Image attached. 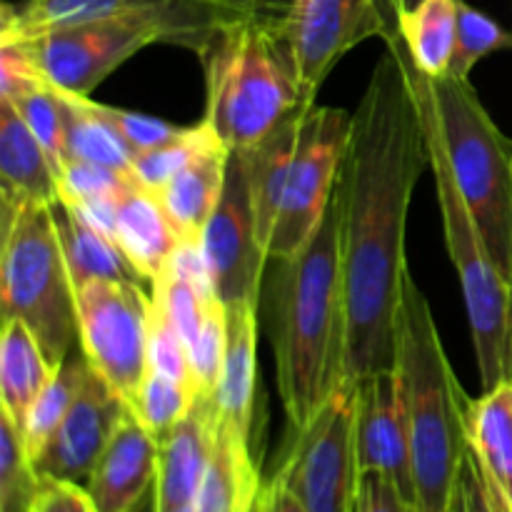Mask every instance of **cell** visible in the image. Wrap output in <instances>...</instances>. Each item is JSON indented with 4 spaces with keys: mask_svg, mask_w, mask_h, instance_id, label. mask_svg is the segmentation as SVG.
<instances>
[{
    "mask_svg": "<svg viewBox=\"0 0 512 512\" xmlns=\"http://www.w3.org/2000/svg\"><path fill=\"white\" fill-rule=\"evenodd\" d=\"M208 83L205 120L230 150L263 143L280 125L315 108L280 25L238 18L200 55Z\"/></svg>",
    "mask_w": 512,
    "mask_h": 512,
    "instance_id": "277c9868",
    "label": "cell"
},
{
    "mask_svg": "<svg viewBox=\"0 0 512 512\" xmlns=\"http://www.w3.org/2000/svg\"><path fill=\"white\" fill-rule=\"evenodd\" d=\"M220 3H223V0H220Z\"/></svg>",
    "mask_w": 512,
    "mask_h": 512,
    "instance_id": "816d5d0a",
    "label": "cell"
},
{
    "mask_svg": "<svg viewBox=\"0 0 512 512\" xmlns=\"http://www.w3.org/2000/svg\"><path fill=\"white\" fill-rule=\"evenodd\" d=\"M58 185L60 200L120 198L133 185V178L105 165L88 163V160L65 158L58 165Z\"/></svg>",
    "mask_w": 512,
    "mask_h": 512,
    "instance_id": "74e56055",
    "label": "cell"
},
{
    "mask_svg": "<svg viewBox=\"0 0 512 512\" xmlns=\"http://www.w3.org/2000/svg\"><path fill=\"white\" fill-rule=\"evenodd\" d=\"M53 210L73 288H80L90 280H125V283L143 285V278L130 265V260L125 258L118 243H113L110 238L100 235L98 230L85 225L63 203L53 205Z\"/></svg>",
    "mask_w": 512,
    "mask_h": 512,
    "instance_id": "4316f807",
    "label": "cell"
},
{
    "mask_svg": "<svg viewBox=\"0 0 512 512\" xmlns=\"http://www.w3.org/2000/svg\"><path fill=\"white\" fill-rule=\"evenodd\" d=\"M233 150L215 145L195 155L158 195L160 208L180 240H200L223 195Z\"/></svg>",
    "mask_w": 512,
    "mask_h": 512,
    "instance_id": "7402d4cb",
    "label": "cell"
},
{
    "mask_svg": "<svg viewBox=\"0 0 512 512\" xmlns=\"http://www.w3.org/2000/svg\"><path fill=\"white\" fill-rule=\"evenodd\" d=\"M210 283L225 305H260L265 268L270 258L258 238L248 165L238 150L230 153L228 178L213 218L200 235Z\"/></svg>",
    "mask_w": 512,
    "mask_h": 512,
    "instance_id": "5bb4252c",
    "label": "cell"
},
{
    "mask_svg": "<svg viewBox=\"0 0 512 512\" xmlns=\"http://www.w3.org/2000/svg\"><path fill=\"white\" fill-rule=\"evenodd\" d=\"M275 475L308 512H355V385H340L310 423L290 433V450Z\"/></svg>",
    "mask_w": 512,
    "mask_h": 512,
    "instance_id": "9c48e42d",
    "label": "cell"
},
{
    "mask_svg": "<svg viewBox=\"0 0 512 512\" xmlns=\"http://www.w3.org/2000/svg\"><path fill=\"white\" fill-rule=\"evenodd\" d=\"M133 512H155V490Z\"/></svg>",
    "mask_w": 512,
    "mask_h": 512,
    "instance_id": "7dc6e473",
    "label": "cell"
},
{
    "mask_svg": "<svg viewBox=\"0 0 512 512\" xmlns=\"http://www.w3.org/2000/svg\"><path fill=\"white\" fill-rule=\"evenodd\" d=\"M120 18L173 23L200 58L218 30L243 15L220 0H20L0 8V40H33L50 30Z\"/></svg>",
    "mask_w": 512,
    "mask_h": 512,
    "instance_id": "7c38bea8",
    "label": "cell"
},
{
    "mask_svg": "<svg viewBox=\"0 0 512 512\" xmlns=\"http://www.w3.org/2000/svg\"><path fill=\"white\" fill-rule=\"evenodd\" d=\"M58 368L48 360L45 350L20 320H3L0 335V413L8 415L15 425L25 423V415L33 408Z\"/></svg>",
    "mask_w": 512,
    "mask_h": 512,
    "instance_id": "484cf974",
    "label": "cell"
},
{
    "mask_svg": "<svg viewBox=\"0 0 512 512\" xmlns=\"http://www.w3.org/2000/svg\"><path fill=\"white\" fill-rule=\"evenodd\" d=\"M255 505H258V503H255ZM253 512H255V508H253Z\"/></svg>",
    "mask_w": 512,
    "mask_h": 512,
    "instance_id": "f907efd6",
    "label": "cell"
},
{
    "mask_svg": "<svg viewBox=\"0 0 512 512\" xmlns=\"http://www.w3.org/2000/svg\"><path fill=\"white\" fill-rule=\"evenodd\" d=\"M150 305L153 298L140 283L90 280L75 288L80 350L128 405L148 375Z\"/></svg>",
    "mask_w": 512,
    "mask_h": 512,
    "instance_id": "ba28073f",
    "label": "cell"
},
{
    "mask_svg": "<svg viewBox=\"0 0 512 512\" xmlns=\"http://www.w3.org/2000/svg\"><path fill=\"white\" fill-rule=\"evenodd\" d=\"M118 200L120 198H85V200H60L65 208L73 210L85 225L98 230L100 235L110 238L113 243L118 235Z\"/></svg>",
    "mask_w": 512,
    "mask_h": 512,
    "instance_id": "7bdbcfd3",
    "label": "cell"
},
{
    "mask_svg": "<svg viewBox=\"0 0 512 512\" xmlns=\"http://www.w3.org/2000/svg\"><path fill=\"white\" fill-rule=\"evenodd\" d=\"M160 440L130 410L100 455L88 490L98 512H133L155 490Z\"/></svg>",
    "mask_w": 512,
    "mask_h": 512,
    "instance_id": "e0dca14e",
    "label": "cell"
},
{
    "mask_svg": "<svg viewBox=\"0 0 512 512\" xmlns=\"http://www.w3.org/2000/svg\"><path fill=\"white\" fill-rule=\"evenodd\" d=\"M340 163L333 208L338 215L340 278L345 298L343 383L395 370L398 310L408 278L405 228L410 200L430 143L400 33L385 40Z\"/></svg>",
    "mask_w": 512,
    "mask_h": 512,
    "instance_id": "6da1fadb",
    "label": "cell"
},
{
    "mask_svg": "<svg viewBox=\"0 0 512 512\" xmlns=\"http://www.w3.org/2000/svg\"><path fill=\"white\" fill-rule=\"evenodd\" d=\"M0 200L3 208L60 200L58 165L5 98H0Z\"/></svg>",
    "mask_w": 512,
    "mask_h": 512,
    "instance_id": "d6986e66",
    "label": "cell"
},
{
    "mask_svg": "<svg viewBox=\"0 0 512 512\" xmlns=\"http://www.w3.org/2000/svg\"><path fill=\"white\" fill-rule=\"evenodd\" d=\"M353 113L330 105H315L305 115L295 145L293 168L285 188L283 208L270 238L268 258L280 260L300 253L313 240L333 205L340 163L350 138Z\"/></svg>",
    "mask_w": 512,
    "mask_h": 512,
    "instance_id": "30bf717a",
    "label": "cell"
},
{
    "mask_svg": "<svg viewBox=\"0 0 512 512\" xmlns=\"http://www.w3.org/2000/svg\"><path fill=\"white\" fill-rule=\"evenodd\" d=\"M388 3H390V0H388ZM390 8H393V5H390Z\"/></svg>",
    "mask_w": 512,
    "mask_h": 512,
    "instance_id": "681fc988",
    "label": "cell"
},
{
    "mask_svg": "<svg viewBox=\"0 0 512 512\" xmlns=\"http://www.w3.org/2000/svg\"><path fill=\"white\" fill-rule=\"evenodd\" d=\"M305 88L318 95L330 70L370 38L398 35L388 0H295L280 23Z\"/></svg>",
    "mask_w": 512,
    "mask_h": 512,
    "instance_id": "4fadbf2b",
    "label": "cell"
},
{
    "mask_svg": "<svg viewBox=\"0 0 512 512\" xmlns=\"http://www.w3.org/2000/svg\"><path fill=\"white\" fill-rule=\"evenodd\" d=\"M410 70H413L415 93H418L425 133H428L430 170H433L435 193H438L440 215H443L445 245H448V255L463 288L483 390H490L512 378V283L490 258L483 235L455 183L453 168H450L448 153L440 138L438 120H435L430 80L415 68L413 60H410Z\"/></svg>",
    "mask_w": 512,
    "mask_h": 512,
    "instance_id": "5b68a950",
    "label": "cell"
},
{
    "mask_svg": "<svg viewBox=\"0 0 512 512\" xmlns=\"http://www.w3.org/2000/svg\"><path fill=\"white\" fill-rule=\"evenodd\" d=\"M10 103L15 105L20 118L25 120L30 133L43 143V148L48 150L50 158L55 160V165L63 163V160L68 158V150H65L63 90L55 88V85L48 80L45 85L20 95V98L10 100Z\"/></svg>",
    "mask_w": 512,
    "mask_h": 512,
    "instance_id": "d590c367",
    "label": "cell"
},
{
    "mask_svg": "<svg viewBox=\"0 0 512 512\" xmlns=\"http://www.w3.org/2000/svg\"><path fill=\"white\" fill-rule=\"evenodd\" d=\"M40 485L43 478L25 453L18 425L0 413V512H30Z\"/></svg>",
    "mask_w": 512,
    "mask_h": 512,
    "instance_id": "1f68e13d",
    "label": "cell"
},
{
    "mask_svg": "<svg viewBox=\"0 0 512 512\" xmlns=\"http://www.w3.org/2000/svg\"><path fill=\"white\" fill-rule=\"evenodd\" d=\"M218 410L210 395L195 400L193 410L160 438L155 512H175L195 503L203 475L213 455Z\"/></svg>",
    "mask_w": 512,
    "mask_h": 512,
    "instance_id": "ac0fdd59",
    "label": "cell"
},
{
    "mask_svg": "<svg viewBox=\"0 0 512 512\" xmlns=\"http://www.w3.org/2000/svg\"><path fill=\"white\" fill-rule=\"evenodd\" d=\"M255 512H308V510H305L303 503L295 498L293 490L285 485V480L280 478V475H273V478L260 488Z\"/></svg>",
    "mask_w": 512,
    "mask_h": 512,
    "instance_id": "ee69618b",
    "label": "cell"
},
{
    "mask_svg": "<svg viewBox=\"0 0 512 512\" xmlns=\"http://www.w3.org/2000/svg\"><path fill=\"white\" fill-rule=\"evenodd\" d=\"M90 363L83 355V350L78 348L65 358V363L60 365L55 378L50 380L48 388L40 393V398L35 400L33 408L25 415V423L20 425V438H23L25 453L30 460L38 458L43 453L45 445L50 443V438L55 435V430L60 428V423L65 420L68 410L73 408L75 398H78L80 388H83L85 373H88Z\"/></svg>",
    "mask_w": 512,
    "mask_h": 512,
    "instance_id": "f546056e",
    "label": "cell"
},
{
    "mask_svg": "<svg viewBox=\"0 0 512 512\" xmlns=\"http://www.w3.org/2000/svg\"><path fill=\"white\" fill-rule=\"evenodd\" d=\"M128 413L130 405L93 368H88L73 408L43 453L33 460L35 473L43 480L85 488L100 455Z\"/></svg>",
    "mask_w": 512,
    "mask_h": 512,
    "instance_id": "9a60e30c",
    "label": "cell"
},
{
    "mask_svg": "<svg viewBox=\"0 0 512 512\" xmlns=\"http://www.w3.org/2000/svg\"><path fill=\"white\" fill-rule=\"evenodd\" d=\"M355 512H418V508L385 475L360 473Z\"/></svg>",
    "mask_w": 512,
    "mask_h": 512,
    "instance_id": "ab89813d",
    "label": "cell"
},
{
    "mask_svg": "<svg viewBox=\"0 0 512 512\" xmlns=\"http://www.w3.org/2000/svg\"><path fill=\"white\" fill-rule=\"evenodd\" d=\"M28 45L38 68L55 88L73 95H90L113 70L155 43H173L190 48L188 35L173 23L148 18L100 20L50 30Z\"/></svg>",
    "mask_w": 512,
    "mask_h": 512,
    "instance_id": "8fae6325",
    "label": "cell"
},
{
    "mask_svg": "<svg viewBox=\"0 0 512 512\" xmlns=\"http://www.w3.org/2000/svg\"><path fill=\"white\" fill-rule=\"evenodd\" d=\"M148 370L175 380L180 385H188L198 393L193 378V363H190V348L178 330L170 325L163 310L158 305H150V325H148Z\"/></svg>",
    "mask_w": 512,
    "mask_h": 512,
    "instance_id": "8d00e7d4",
    "label": "cell"
},
{
    "mask_svg": "<svg viewBox=\"0 0 512 512\" xmlns=\"http://www.w3.org/2000/svg\"><path fill=\"white\" fill-rule=\"evenodd\" d=\"M98 110L103 118H108L115 128L120 130L125 140L133 145L135 153H145V150H153L158 145L168 143L175 135H180L178 125L168 123L163 118H155V115L135 113V110L125 108H113V105L98 103Z\"/></svg>",
    "mask_w": 512,
    "mask_h": 512,
    "instance_id": "f35d334b",
    "label": "cell"
},
{
    "mask_svg": "<svg viewBox=\"0 0 512 512\" xmlns=\"http://www.w3.org/2000/svg\"><path fill=\"white\" fill-rule=\"evenodd\" d=\"M465 438L490 493L512 512V378L465 398Z\"/></svg>",
    "mask_w": 512,
    "mask_h": 512,
    "instance_id": "44dd1931",
    "label": "cell"
},
{
    "mask_svg": "<svg viewBox=\"0 0 512 512\" xmlns=\"http://www.w3.org/2000/svg\"><path fill=\"white\" fill-rule=\"evenodd\" d=\"M305 115H298V118L280 125L263 143L238 150L243 155L245 165H248L250 200H253L258 238L265 250L270 248V238H273L275 223H278L280 208H283L285 188H288L290 168H293L295 145H298V135L300 128H303Z\"/></svg>",
    "mask_w": 512,
    "mask_h": 512,
    "instance_id": "d4e9b609",
    "label": "cell"
},
{
    "mask_svg": "<svg viewBox=\"0 0 512 512\" xmlns=\"http://www.w3.org/2000/svg\"><path fill=\"white\" fill-rule=\"evenodd\" d=\"M460 0H423L410 13L398 15V33L415 68L430 80L450 73L458 35Z\"/></svg>",
    "mask_w": 512,
    "mask_h": 512,
    "instance_id": "83f0119b",
    "label": "cell"
},
{
    "mask_svg": "<svg viewBox=\"0 0 512 512\" xmlns=\"http://www.w3.org/2000/svg\"><path fill=\"white\" fill-rule=\"evenodd\" d=\"M118 248L140 278L153 285L168 268L180 238L160 208L158 195L130 185L118 200Z\"/></svg>",
    "mask_w": 512,
    "mask_h": 512,
    "instance_id": "603a6c76",
    "label": "cell"
},
{
    "mask_svg": "<svg viewBox=\"0 0 512 512\" xmlns=\"http://www.w3.org/2000/svg\"><path fill=\"white\" fill-rule=\"evenodd\" d=\"M223 3L228 8H233L235 13L243 15V18H255L270 25H280L295 0H223Z\"/></svg>",
    "mask_w": 512,
    "mask_h": 512,
    "instance_id": "f6af8a7d",
    "label": "cell"
},
{
    "mask_svg": "<svg viewBox=\"0 0 512 512\" xmlns=\"http://www.w3.org/2000/svg\"><path fill=\"white\" fill-rule=\"evenodd\" d=\"M175 512H195V508H193V505H188V508H180V510H175Z\"/></svg>",
    "mask_w": 512,
    "mask_h": 512,
    "instance_id": "c3c4849f",
    "label": "cell"
},
{
    "mask_svg": "<svg viewBox=\"0 0 512 512\" xmlns=\"http://www.w3.org/2000/svg\"><path fill=\"white\" fill-rule=\"evenodd\" d=\"M260 308L273 345L278 393L293 433L310 423L343 385L345 298L333 205L300 253L270 260Z\"/></svg>",
    "mask_w": 512,
    "mask_h": 512,
    "instance_id": "7a4b0ae2",
    "label": "cell"
},
{
    "mask_svg": "<svg viewBox=\"0 0 512 512\" xmlns=\"http://www.w3.org/2000/svg\"><path fill=\"white\" fill-rule=\"evenodd\" d=\"M263 483L250 455V440L218 418L213 455L203 475L195 512H253Z\"/></svg>",
    "mask_w": 512,
    "mask_h": 512,
    "instance_id": "cb8c5ba5",
    "label": "cell"
},
{
    "mask_svg": "<svg viewBox=\"0 0 512 512\" xmlns=\"http://www.w3.org/2000/svg\"><path fill=\"white\" fill-rule=\"evenodd\" d=\"M512 48V33L505 30L498 20L473 8L465 0L458 3V35H455V53L450 63L453 78L468 80L475 65L490 53Z\"/></svg>",
    "mask_w": 512,
    "mask_h": 512,
    "instance_id": "836d02e7",
    "label": "cell"
},
{
    "mask_svg": "<svg viewBox=\"0 0 512 512\" xmlns=\"http://www.w3.org/2000/svg\"><path fill=\"white\" fill-rule=\"evenodd\" d=\"M355 448L360 473H380L415 503L410 430L398 370L355 383Z\"/></svg>",
    "mask_w": 512,
    "mask_h": 512,
    "instance_id": "2e32d148",
    "label": "cell"
},
{
    "mask_svg": "<svg viewBox=\"0 0 512 512\" xmlns=\"http://www.w3.org/2000/svg\"><path fill=\"white\" fill-rule=\"evenodd\" d=\"M395 370L403 388L418 512H458L468 458L465 393L453 373L428 298L408 273L398 310Z\"/></svg>",
    "mask_w": 512,
    "mask_h": 512,
    "instance_id": "3957f363",
    "label": "cell"
},
{
    "mask_svg": "<svg viewBox=\"0 0 512 512\" xmlns=\"http://www.w3.org/2000/svg\"><path fill=\"white\" fill-rule=\"evenodd\" d=\"M215 145H225L220 140V135L215 133L213 125L208 120H200L198 125H188V128L180 130V135H175L168 143L158 145L153 150H145L138 153L133 160V168H130V178L135 185L150 190V193H160L195 155H200L203 150L215 148Z\"/></svg>",
    "mask_w": 512,
    "mask_h": 512,
    "instance_id": "4dcf8cb0",
    "label": "cell"
},
{
    "mask_svg": "<svg viewBox=\"0 0 512 512\" xmlns=\"http://www.w3.org/2000/svg\"><path fill=\"white\" fill-rule=\"evenodd\" d=\"M0 300L3 320L28 325L55 368L78 348L75 288L53 205L20 203L3 208Z\"/></svg>",
    "mask_w": 512,
    "mask_h": 512,
    "instance_id": "8992f818",
    "label": "cell"
},
{
    "mask_svg": "<svg viewBox=\"0 0 512 512\" xmlns=\"http://www.w3.org/2000/svg\"><path fill=\"white\" fill-rule=\"evenodd\" d=\"M458 512H508L495 500V495L490 493L488 483H485L483 473H480L478 460L470 455V450L463 463V473H460Z\"/></svg>",
    "mask_w": 512,
    "mask_h": 512,
    "instance_id": "60d3db41",
    "label": "cell"
},
{
    "mask_svg": "<svg viewBox=\"0 0 512 512\" xmlns=\"http://www.w3.org/2000/svg\"><path fill=\"white\" fill-rule=\"evenodd\" d=\"M228 308V350L223 370L213 390V403L220 423L250 440L255 413V383H258V308L253 303L225 305Z\"/></svg>",
    "mask_w": 512,
    "mask_h": 512,
    "instance_id": "ffe728a7",
    "label": "cell"
},
{
    "mask_svg": "<svg viewBox=\"0 0 512 512\" xmlns=\"http://www.w3.org/2000/svg\"><path fill=\"white\" fill-rule=\"evenodd\" d=\"M30 512H98L88 490L73 483L43 480Z\"/></svg>",
    "mask_w": 512,
    "mask_h": 512,
    "instance_id": "b9f144b4",
    "label": "cell"
},
{
    "mask_svg": "<svg viewBox=\"0 0 512 512\" xmlns=\"http://www.w3.org/2000/svg\"><path fill=\"white\" fill-rule=\"evenodd\" d=\"M65 103V150L68 158L88 160V163L105 165L118 173L130 175L135 150L120 130L103 118L90 95H73L63 90Z\"/></svg>",
    "mask_w": 512,
    "mask_h": 512,
    "instance_id": "f1b7e54d",
    "label": "cell"
},
{
    "mask_svg": "<svg viewBox=\"0 0 512 512\" xmlns=\"http://www.w3.org/2000/svg\"><path fill=\"white\" fill-rule=\"evenodd\" d=\"M420 3H423V0H390V5H393L395 15L410 13V10H413V8H418Z\"/></svg>",
    "mask_w": 512,
    "mask_h": 512,
    "instance_id": "bcb514c9",
    "label": "cell"
},
{
    "mask_svg": "<svg viewBox=\"0 0 512 512\" xmlns=\"http://www.w3.org/2000/svg\"><path fill=\"white\" fill-rule=\"evenodd\" d=\"M430 95L460 195L490 258L512 283V140L490 118L470 80L443 75L430 80Z\"/></svg>",
    "mask_w": 512,
    "mask_h": 512,
    "instance_id": "52a82bcc",
    "label": "cell"
},
{
    "mask_svg": "<svg viewBox=\"0 0 512 512\" xmlns=\"http://www.w3.org/2000/svg\"><path fill=\"white\" fill-rule=\"evenodd\" d=\"M195 400H198V393L193 388L148 370L130 410L160 440L193 410Z\"/></svg>",
    "mask_w": 512,
    "mask_h": 512,
    "instance_id": "d6a6232c",
    "label": "cell"
},
{
    "mask_svg": "<svg viewBox=\"0 0 512 512\" xmlns=\"http://www.w3.org/2000/svg\"><path fill=\"white\" fill-rule=\"evenodd\" d=\"M225 350H228V308L220 298H210L198 335L190 345V363H193L198 398L213 395L220 370H223Z\"/></svg>",
    "mask_w": 512,
    "mask_h": 512,
    "instance_id": "e575fe53",
    "label": "cell"
}]
</instances>
